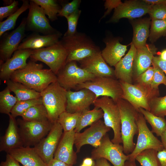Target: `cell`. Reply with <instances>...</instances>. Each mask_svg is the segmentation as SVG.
<instances>
[{"label": "cell", "mask_w": 166, "mask_h": 166, "mask_svg": "<svg viewBox=\"0 0 166 166\" xmlns=\"http://www.w3.org/2000/svg\"><path fill=\"white\" fill-rule=\"evenodd\" d=\"M10 79L39 93L51 83L57 81L56 75L50 69H43L42 64L32 60L24 68L13 73Z\"/></svg>", "instance_id": "obj_1"}, {"label": "cell", "mask_w": 166, "mask_h": 166, "mask_svg": "<svg viewBox=\"0 0 166 166\" xmlns=\"http://www.w3.org/2000/svg\"><path fill=\"white\" fill-rule=\"evenodd\" d=\"M121 120V134L124 153L128 155L134 150L136 144L133 141L135 135L138 134L137 121L139 112L126 100L123 99L116 102Z\"/></svg>", "instance_id": "obj_2"}, {"label": "cell", "mask_w": 166, "mask_h": 166, "mask_svg": "<svg viewBox=\"0 0 166 166\" xmlns=\"http://www.w3.org/2000/svg\"><path fill=\"white\" fill-rule=\"evenodd\" d=\"M60 41L68 52L66 63L79 61L101 51L99 47L84 33L77 32L72 36H63Z\"/></svg>", "instance_id": "obj_3"}, {"label": "cell", "mask_w": 166, "mask_h": 166, "mask_svg": "<svg viewBox=\"0 0 166 166\" xmlns=\"http://www.w3.org/2000/svg\"><path fill=\"white\" fill-rule=\"evenodd\" d=\"M67 92V91L56 81L50 84L40 93L49 120L52 123L57 121L60 115L66 111Z\"/></svg>", "instance_id": "obj_4"}, {"label": "cell", "mask_w": 166, "mask_h": 166, "mask_svg": "<svg viewBox=\"0 0 166 166\" xmlns=\"http://www.w3.org/2000/svg\"><path fill=\"white\" fill-rule=\"evenodd\" d=\"M83 89L91 91L95 94L97 99L100 96H108L116 102L122 98L123 91L120 82L114 77H96L78 85L74 90L77 91Z\"/></svg>", "instance_id": "obj_5"}, {"label": "cell", "mask_w": 166, "mask_h": 166, "mask_svg": "<svg viewBox=\"0 0 166 166\" xmlns=\"http://www.w3.org/2000/svg\"><path fill=\"white\" fill-rule=\"evenodd\" d=\"M68 55L66 49L60 40L51 46L33 50L30 58L32 61L44 63L57 75L66 64Z\"/></svg>", "instance_id": "obj_6"}, {"label": "cell", "mask_w": 166, "mask_h": 166, "mask_svg": "<svg viewBox=\"0 0 166 166\" xmlns=\"http://www.w3.org/2000/svg\"><path fill=\"white\" fill-rule=\"evenodd\" d=\"M119 81L123 91L122 99L127 101L138 110L142 108L150 111V102L153 98L159 97V89Z\"/></svg>", "instance_id": "obj_7"}, {"label": "cell", "mask_w": 166, "mask_h": 166, "mask_svg": "<svg viewBox=\"0 0 166 166\" xmlns=\"http://www.w3.org/2000/svg\"><path fill=\"white\" fill-rule=\"evenodd\" d=\"M93 104L94 106L102 109L105 125L113 131L114 136L111 141L116 144L122 143L120 114L117 103L109 97L102 96L96 99Z\"/></svg>", "instance_id": "obj_8"}, {"label": "cell", "mask_w": 166, "mask_h": 166, "mask_svg": "<svg viewBox=\"0 0 166 166\" xmlns=\"http://www.w3.org/2000/svg\"><path fill=\"white\" fill-rule=\"evenodd\" d=\"M24 147L34 146L48 134L53 124L49 121L39 122L17 120Z\"/></svg>", "instance_id": "obj_9"}, {"label": "cell", "mask_w": 166, "mask_h": 166, "mask_svg": "<svg viewBox=\"0 0 166 166\" xmlns=\"http://www.w3.org/2000/svg\"><path fill=\"white\" fill-rule=\"evenodd\" d=\"M56 76L57 81L67 91L74 89L78 85L96 77L79 66L74 61L66 63Z\"/></svg>", "instance_id": "obj_10"}, {"label": "cell", "mask_w": 166, "mask_h": 166, "mask_svg": "<svg viewBox=\"0 0 166 166\" xmlns=\"http://www.w3.org/2000/svg\"><path fill=\"white\" fill-rule=\"evenodd\" d=\"M91 157L95 160L104 158L114 166H124L125 162L129 160L128 155L124 152L123 145L113 143L107 133L99 146L92 150Z\"/></svg>", "instance_id": "obj_11"}, {"label": "cell", "mask_w": 166, "mask_h": 166, "mask_svg": "<svg viewBox=\"0 0 166 166\" xmlns=\"http://www.w3.org/2000/svg\"><path fill=\"white\" fill-rule=\"evenodd\" d=\"M138 136L135 148L128 155V160H136V156L142 151L148 149H153L157 151L164 148L162 144L148 127L143 115L139 112L137 121Z\"/></svg>", "instance_id": "obj_12"}, {"label": "cell", "mask_w": 166, "mask_h": 166, "mask_svg": "<svg viewBox=\"0 0 166 166\" xmlns=\"http://www.w3.org/2000/svg\"><path fill=\"white\" fill-rule=\"evenodd\" d=\"M63 128L57 121L54 122L47 135L34 147L47 165L53 159L55 152L63 133Z\"/></svg>", "instance_id": "obj_13"}, {"label": "cell", "mask_w": 166, "mask_h": 166, "mask_svg": "<svg viewBox=\"0 0 166 166\" xmlns=\"http://www.w3.org/2000/svg\"><path fill=\"white\" fill-rule=\"evenodd\" d=\"M106 126L104 121L100 120L94 123L82 132H75L74 144L77 153L80 152L84 145L89 144L97 147L103 137L111 130Z\"/></svg>", "instance_id": "obj_14"}, {"label": "cell", "mask_w": 166, "mask_h": 166, "mask_svg": "<svg viewBox=\"0 0 166 166\" xmlns=\"http://www.w3.org/2000/svg\"><path fill=\"white\" fill-rule=\"evenodd\" d=\"M28 16L26 18V29L29 30L49 35L58 32L50 24L43 9L33 1H30Z\"/></svg>", "instance_id": "obj_15"}, {"label": "cell", "mask_w": 166, "mask_h": 166, "mask_svg": "<svg viewBox=\"0 0 166 166\" xmlns=\"http://www.w3.org/2000/svg\"><path fill=\"white\" fill-rule=\"evenodd\" d=\"M26 29V18H24L16 29L3 36L0 43V65L10 59L17 50L25 37Z\"/></svg>", "instance_id": "obj_16"}, {"label": "cell", "mask_w": 166, "mask_h": 166, "mask_svg": "<svg viewBox=\"0 0 166 166\" xmlns=\"http://www.w3.org/2000/svg\"><path fill=\"white\" fill-rule=\"evenodd\" d=\"M152 5L143 0L124 1L114 9L113 14L108 22H116L123 18L133 19L148 13Z\"/></svg>", "instance_id": "obj_17"}, {"label": "cell", "mask_w": 166, "mask_h": 166, "mask_svg": "<svg viewBox=\"0 0 166 166\" xmlns=\"http://www.w3.org/2000/svg\"><path fill=\"white\" fill-rule=\"evenodd\" d=\"M96 99L95 94L87 89L75 91H67L66 111L71 113H82L89 110Z\"/></svg>", "instance_id": "obj_18"}, {"label": "cell", "mask_w": 166, "mask_h": 166, "mask_svg": "<svg viewBox=\"0 0 166 166\" xmlns=\"http://www.w3.org/2000/svg\"><path fill=\"white\" fill-rule=\"evenodd\" d=\"M74 130L63 132L54 156V158L73 165L77 162V153L73 149Z\"/></svg>", "instance_id": "obj_19"}, {"label": "cell", "mask_w": 166, "mask_h": 166, "mask_svg": "<svg viewBox=\"0 0 166 166\" xmlns=\"http://www.w3.org/2000/svg\"><path fill=\"white\" fill-rule=\"evenodd\" d=\"M33 50L30 49L16 50L12 57L0 65L1 79L5 81L10 79L13 73L25 67L27 63V60L30 57Z\"/></svg>", "instance_id": "obj_20"}, {"label": "cell", "mask_w": 166, "mask_h": 166, "mask_svg": "<svg viewBox=\"0 0 166 166\" xmlns=\"http://www.w3.org/2000/svg\"><path fill=\"white\" fill-rule=\"evenodd\" d=\"M78 62L80 67L96 77H115L114 69L105 61L101 51Z\"/></svg>", "instance_id": "obj_21"}, {"label": "cell", "mask_w": 166, "mask_h": 166, "mask_svg": "<svg viewBox=\"0 0 166 166\" xmlns=\"http://www.w3.org/2000/svg\"><path fill=\"white\" fill-rule=\"evenodd\" d=\"M9 124L4 135L0 137V151L7 153L10 150L23 147L17 120L10 114L9 115Z\"/></svg>", "instance_id": "obj_22"}, {"label": "cell", "mask_w": 166, "mask_h": 166, "mask_svg": "<svg viewBox=\"0 0 166 166\" xmlns=\"http://www.w3.org/2000/svg\"><path fill=\"white\" fill-rule=\"evenodd\" d=\"M157 50L154 45L147 44L144 46L136 48L133 63V79L150 67Z\"/></svg>", "instance_id": "obj_23"}, {"label": "cell", "mask_w": 166, "mask_h": 166, "mask_svg": "<svg viewBox=\"0 0 166 166\" xmlns=\"http://www.w3.org/2000/svg\"><path fill=\"white\" fill-rule=\"evenodd\" d=\"M136 50L131 42L128 53L114 66L115 77L119 81L133 84V66Z\"/></svg>", "instance_id": "obj_24"}, {"label": "cell", "mask_w": 166, "mask_h": 166, "mask_svg": "<svg viewBox=\"0 0 166 166\" xmlns=\"http://www.w3.org/2000/svg\"><path fill=\"white\" fill-rule=\"evenodd\" d=\"M62 35L60 32L49 35H41L37 33L31 34L23 40L18 49L36 50L48 47L58 43Z\"/></svg>", "instance_id": "obj_25"}, {"label": "cell", "mask_w": 166, "mask_h": 166, "mask_svg": "<svg viewBox=\"0 0 166 166\" xmlns=\"http://www.w3.org/2000/svg\"><path fill=\"white\" fill-rule=\"evenodd\" d=\"M7 153L23 166H48L37 153L34 147H22L12 149Z\"/></svg>", "instance_id": "obj_26"}, {"label": "cell", "mask_w": 166, "mask_h": 166, "mask_svg": "<svg viewBox=\"0 0 166 166\" xmlns=\"http://www.w3.org/2000/svg\"><path fill=\"white\" fill-rule=\"evenodd\" d=\"M105 42L106 47L101 52L102 56L107 64L115 66L124 55L127 45L121 44L117 39L106 40Z\"/></svg>", "instance_id": "obj_27"}, {"label": "cell", "mask_w": 166, "mask_h": 166, "mask_svg": "<svg viewBox=\"0 0 166 166\" xmlns=\"http://www.w3.org/2000/svg\"><path fill=\"white\" fill-rule=\"evenodd\" d=\"M151 22L148 18H144L134 22L132 24L133 37L132 43L136 48L145 46L149 37V27Z\"/></svg>", "instance_id": "obj_28"}, {"label": "cell", "mask_w": 166, "mask_h": 166, "mask_svg": "<svg viewBox=\"0 0 166 166\" xmlns=\"http://www.w3.org/2000/svg\"><path fill=\"white\" fill-rule=\"evenodd\" d=\"M4 82L11 92L15 94L18 101L37 99L41 97L40 93L28 88L21 83L10 79Z\"/></svg>", "instance_id": "obj_29"}, {"label": "cell", "mask_w": 166, "mask_h": 166, "mask_svg": "<svg viewBox=\"0 0 166 166\" xmlns=\"http://www.w3.org/2000/svg\"><path fill=\"white\" fill-rule=\"evenodd\" d=\"M103 117V112L102 109L95 106L91 110H88L82 113L74 130L75 132H80L84 128L90 126L101 120Z\"/></svg>", "instance_id": "obj_30"}, {"label": "cell", "mask_w": 166, "mask_h": 166, "mask_svg": "<svg viewBox=\"0 0 166 166\" xmlns=\"http://www.w3.org/2000/svg\"><path fill=\"white\" fill-rule=\"evenodd\" d=\"M139 111L151 125L152 132L155 133L157 136H160L166 128V120L165 118L156 116L142 108H139Z\"/></svg>", "instance_id": "obj_31"}, {"label": "cell", "mask_w": 166, "mask_h": 166, "mask_svg": "<svg viewBox=\"0 0 166 166\" xmlns=\"http://www.w3.org/2000/svg\"><path fill=\"white\" fill-rule=\"evenodd\" d=\"M21 117L23 120L29 121L43 122L49 121L46 109L43 104L32 106Z\"/></svg>", "instance_id": "obj_32"}, {"label": "cell", "mask_w": 166, "mask_h": 166, "mask_svg": "<svg viewBox=\"0 0 166 166\" xmlns=\"http://www.w3.org/2000/svg\"><path fill=\"white\" fill-rule=\"evenodd\" d=\"M30 1L27 0H22L21 6L12 15L5 20L0 22V37L5 32L14 28L17 19L23 12L29 9Z\"/></svg>", "instance_id": "obj_33"}, {"label": "cell", "mask_w": 166, "mask_h": 166, "mask_svg": "<svg viewBox=\"0 0 166 166\" xmlns=\"http://www.w3.org/2000/svg\"><path fill=\"white\" fill-rule=\"evenodd\" d=\"M7 86L0 92V113L8 115L18 101L16 96L11 94Z\"/></svg>", "instance_id": "obj_34"}, {"label": "cell", "mask_w": 166, "mask_h": 166, "mask_svg": "<svg viewBox=\"0 0 166 166\" xmlns=\"http://www.w3.org/2000/svg\"><path fill=\"white\" fill-rule=\"evenodd\" d=\"M44 10L51 21L57 19V15L61 7L55 0H32Z\"/></svg>", "instance_id": "obj_35"}, {"label": "cell", "mask_w": 166, "mask_h": 166, "mask_svg": "<svg viewBox=\"0 0 166 166\" xmlns=\"http://www.w3.org/2000/svg\"><path fill=\"white\" fill-rule=\"evenodd\" d=\"M81 113H71L66 111L64 112L60 115L57 122L62 127L64 132L74 130Z\"/></svg>", "instance_id": "obj_36"}, {"label": "cell", "mask_w": 166, "mask_h": 166, "mask_svg": "<svg viewBox=\"0 0 166 166\" xmlns=\"http://www.w3.org/2000/svg\"><path fill=\"white\" fill-rule=\"evenodd\" d=\"M158 151L153 149L145 150L136 157L141 166H161L157 156Z\"/></svg>", "instance_id": "obj_37"}, {"label": "cell", "mask_w": 166, "mask_h": 166, "mask_svg": "<svg viewBox=\"0 0 166 166\" xmlns=\"http://www.w3.org/2000/svg\"><path fill=\"white\" fill-rule=\"evenodd\" d=\"M42 97L37 99L18 101L12 109L10 114L15 118L22 115L23 113L33 106L42 104Z\"/></svg>", "instance_id": "obj_38"}, {"label": "cell", "mask_w": 166, "mask_h": 166, "mask_svg": "<svg viewBox=\"0 0 166 166\" xmlns=\"http://www.w3.org/2000/svg\"><path fill=\"white\" fill-rule=\"evenodd\" d=\"M149 40L152 43L166 35V20L152 19Z\"/></svg>", "instance_id": "obj_39"}, {"label": "cell", "mask_w": 166, "mask_h": 166, "mask_svg": "<svg viewBox=\"0 0 166 166\" xmlns=\"http://www.w3.org/2000/svg\"><path fill=\"white\" fill-rule=\"evenodd\" d=\"M149 107L150 112L152 113L164 118L166 116V95L152 98L150 102Z\"/></svg>", "instance_id": "obj_40"}, {"label": "cell", "mask_w": 166, "mask_h": 166, "mask_svg": "<svg viewBox=\"0 0 166 166\" xmlns=\"http://www.w3.org/2000/svg\"><path fill=\"white\" fill-rule=\"evenodd\" d=\"M81 13V10L78 9L72 14L65 17L68 22V28L63 36H72L77 32V26Z\"/></svg>", "instance_id": "obj_41"}, {"label": "cell", "mask_w": 166, "mask_h": 166, "mask_svg": "<svg viewBox=\"0 0 166 166\" xmlns=\"http://www.w3.org/2000/svg\"><path fill=\"white\" fill-rule=\"evenodd\" d=\"M152 65L154 68V72L151 87L153 89H159L158 86L161 84L166 86V75L164 72L154 63L152 62Z\"/></svg>", "instance_id": "obj_42"}, {"label": "cell", "mask_w": 166, "mask_h": 166, "mask_svg": "<svg viewBox=\"0 0 166 166\" xmlns=\"http://www.w3.org/2000/svg\"><path fill=\"white\" fill-rule=\"evenodd\" d=\"M153 67H150L145 71L134 79L136 83L146 87H151L154 74Z\"/></svg>", "instance_id": "obj_43"}, {"label": "cell", "mask_w": 166, "mask_h": 166, "mask_svg": "<svg viewBox=\"0 0 166 166\" xmlns=\"http://www.w3.org/2000/svg\"><path fill=\"white\" fill-rule=\"evenodd\" d=\"M81 2L80 0H73L69 2L62 4L57 16L65 17L72 14L78 9Z\"/></svg>", "instance_id": "obj_44"}, {"label": "cell", "mask_w": 166, "mask_h": 166, "mask_svg": "<svg viewBox=\"0 0 166 166\" xmlns=\"http://www.w3.org/2000/svg\"><path fill=\"white\" fill-rule=\"evenodd\" d=\"M148 14L152 19L166 20V5L152 6Z\"/></svg>", "instance_id": "obj_45"}, {"label": "cell", "mask_w": 166, "mask_h": 166, "mask_svg": "<svg viewBox=\"0 0 166 166\" xmlns=\"http://www.w3.org/2000/svg\"><path fill=\"white\" fill-rule=\"evenodd\" d=\"M18 1L14 0L13 2L10 5L0 7V21H2L4 18H8L19 9Z\"/></svg>", "instance_id": "obj_46"}, {"label": "cell", "mask_w": 166, "mask_h": 166, "mask_svg": "<svg viewBox=\"0 0 166 166\" xmlns=\"http://www.w3.org/2000/svg\"><path fill=\"white\" fill-rule=\"evenodd\" d=\"M122 3V2L120 0H106L104 5L105 9H107V10L104 13L101 19L109 14L113 9H115L117 8Z\"/></svg>", "instance_id": "obj_47"}, {"label": "cell", "mask_w": 166, "mask_h": 166, "mask_svg": "<svg viewBox=\"0 0 166 166\" xmlns=\"http://www.w3.org/2000/svg\"><path fill=\"white\" fill-rule=\"evenodd\" d=\"M0 166H20L19 162L8 153H7L5 161L1 162Z\"/></svg>", "instance_id": "obj_48"}, {"label": "cell", "mask_w": 166, "mask_h": 166, "mask_svg": "<svg viewBox=\"0 0 166 166\" xmlns=\"http://www.w3.org/2000/svg\"><path fill=\"white\" fill-rule=\"evenodd\" d=\"M152 62L154 63L159 67L166 75V61L160 60L158 57L154 56Z\"/></svg>", "instance_id": "obj_49"}, {"label": "cell", "mask_w": 166, "mask_h": 166, "mask_svg": "<svg viewBox=\"0 0 166 166\" xmlns=\"http://www.w3.org/2000/svg\"><path fill=\"white\" fill-rule=\"evenodd\" d=\"M157 156L161 166H166V149L158 151Z\"/></svg>", "instance_id": "obj_50"}, {"label": "cell", "mask_w": 166, "mask_h": 166, "mask_svg": "<svg viewBox=\"0 0 166 166\" xmlns=\"http://www.w3.org/2000/svg\"><path fill=\"white\" fill-rule=\"evenodd\" d=\"M48 166H73L58 160L53 159L48 165Z\"/></svg>", "instance_id": "obj_51"}, {"label": "cell", "mask_w": 166, "mask_h": 166, "mask_svg": "<svg viewBox=\"0 0 166 166\" xmlns=\"http://www.w3.org/2000/svg\"><path fill=\"white\" fill-rule=\"evenodd\" d=\"M146 3L153 6L163 4L166 5V0H143Z\"/></svg>", "instance_id": "obj_52"}, {"label": "cell", "mask_w": 166, "mask_h": 166, "mask_svg": "<svg viewBox=\"0 0 166 166\" xmlns=\"http://www.w3.org/2000/svg\"><path fill=\"white\" fill-rule=\"evenodd\" d=\"M95 160L96 166H111L107 160L104 158H101Z\"/></svg>", "instance_id": "obj_53"}, {"label": "cell", "mask_w": 166, "mask_h": 166, "mask_svg": "<svg viewBox=\"0 0 166 166\" xmlns=\"http://www.w3.org/2000/svg\"><path fill=\"white\" fill-rule=\"evenodd\" d=\"M95 162L91 157H86L84 159L82 164L85 166H93Z\"/></svg>", "instance_id": "obj_54"}, {"label": "cell", "mask_w": 166, "mask_h": 166, "mask_svg": "<svg viewBox=\"0 0 166 166\" xmlns=\"http://www.w3.org/2000/svg\"><path fill=\"white\" fill-rule=\"evenodd\" d=\"M161 142L164 148L166 149V128L162 133L161 136Z\"/></svg>", "instance_id": "obj_55"}, {"label": "cell", "mask_w": 166, "mask_h": 166, "mask_svg": "<svg viewBox=\"0 0 166 166\" xmlns=\"http://www.w3.org/2000/svg\"><path fill=\"white\" fill-rule=\"evenodd\" d=\"M158 57L160 60L166 61V49L163 50L160 52Z\"/></svg>", "instance_id": "obj_56"}, {"label": "cell", "mask_w": 166, "mask_h": 166, "mask_svg": "<svg viewBox=\"0 0 166 166\" xmlns=\"http://www.w3.org/2000/svg\"><path fill=\"white\" fill-rule=\"evenodd\" d=\"M124 166H136L135 160H128L126 161L125 162Z\"/></svg>", "instance_id": "obj_57"}, {"label": "cell", "mask_w": 166, "mask_h": 166, "mask_svg": "<svg viewBox=\"0 0 166 166\" xmlns=\"http://www.w3.org/2000/svg\"><path fill=\"white\" fill-rule=\"evenodd\" d=\"M14 1L13 0H3V2L5 4V5H6V6H8L11 4Z\"/></svg>", "instance_id": "obj_58"}, {"label": "cell", "mask_w": 166, "mask_h": 166, "mask_svg": "<svg viewBox=\"0 0 166 166\" xmlns=\"http://www.w3.org/2000/svg\"><path fill=\"white\" fill-rule=\"evenodd\" d=\"M93 166H96V164H95V163L94 164Z\"/></svg>", "instance_id": "obj_59"}, {"label": "cell", "mask_w": 166, "mask_h": 166, "mask_svg": "<svg viewBox=\"0 0 166 166\" xmlns=\"http://www.w3.org/2000/svg\"><path fill=\"white\" fill-rule=\"evenodd\" d=\"M80 166H85L83 164H82Z\"/></svg>", "instance_id": "obj_60"}, {"label": "cell", "mask_w": 166, "mask_h": 166, "mask_svg": "<svg viewBox=\"0 0 166 166\" xmlns=\"http://www.w3.org/2000/svg\"><path fill=\"white\" fill-rule=\"evenodd\" d=\"M165 36H166V35Z\"/></svg>", "instance_id": "obj_61"}, {"label": "cell", "mask_w": 166, "mask_h": 166, "mask_svg": "<svg viewBox=\"0 0 166 166\" xmlns=\"http://www.w3.org/2000/svg\"></svg>", "instance_id": "obj_62"}]
</instances>
